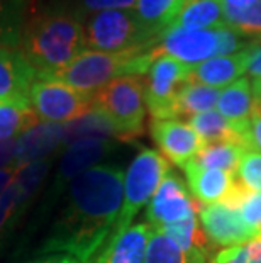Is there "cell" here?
Returning a JSON list of instances; mask_svg holds the SVG:
<instances>
[{
	"mask_svg": "<svg viewBox=\"0 0 261 263\" xmlns=\"http://www.w3.org/2000/svg\"><path fill=\"white\" fill-rule=\"evenodd\" d=\"M36 71L19 53V49L0 46V102L2 100H29Z\"/></svg>",
	"mask_w": 261,
	"mask_h": 263,
	"instance_id": "15",
	"label": "cell"
},
{
	"mask_svg": "<svg viewBox=\"0 0 261 263\" xmlns=\"http://www.w3.org/2000/svg\"><path fill=\"white\" fill-rule=\"evenodd\" d=\"M51 161L49 158L39 160V161H32V163L17 166L15 170V189H17V207H19V214L24 211V207L27 204L37 187L41 185V182L46 178Z\"/></svg>",
	"mask_w": 261,
	"mask_h": 263,
	"instance_id": "28",
	"label": "cell"
},
{
	"mask_svg": "<svg viewBox=\"0 0 261 263\" xmlns=\"http://www.w3.org/2000/svg\"><path fill=\"white\" fill-rule=\"evenodd\" d=\"M27 263H80V261L73 258V256L65 255V253H51L48 256H43V258H37V260H32Z\"/></svg>",
	"mask_w": 261,
	"mask_h": 263,
	"instance_id": "38",
	"label": "cell"
},
{
	"mask_svg": "<svg viewBox=\"0 0 261 263\" xmlns=\"http://www.w3.org/2000/svg\"><path fill=\"white\" fill-rule=\"evenodd\" d=\"M173 26L183 29L229 27L224 15V0H187Z\"/></svg>",
	"mask_w": 261,
	"mask_h": 263,
	"instance_id": "20",
	"label": "cell"
},
{
	"mask_svg": "<svg viewBox=\"0 0 261 263\" xmlns=\"http://www.w3.org/2000/svg\"><path fill=\"white\" fill-rule=\"evenodd\" d=\"M236 180L249 192H261V153L246 148L237 166Z\"/></svg>",
	"mask_w": 261,
	"mask_h": 263,
	"instance_id": "32",
	"label": "cell"
},
{
	"mask_svg": "<svg viewBox=\"0 0 261 263\" xmlns=\"http://www.w3.org/2000/svg\"><path fill=\"white\" fill-rule=\"evenodd\" d=\"M183 172L187 175L188 187L198 199V202L204 205L226 202L236 182L234 173L217 168H205L193 160L183 166Z\"/></svg>",
	"mask_w": 261,
	"mask_h": 263,
	"instance_id": "16",
	"label": "cell"
},
{
	"mask_svg": "<svg viewBox=\"0 0 261 263\" xmlns=\"http://www.w3.org/2000/svg\"><path fill=\"white\" fill-rule=\"evenodd\" d=\"M137 0H82V5L92 12L102 10H134Z\"/></svg>",
	"mask_w": 261,
	"mask_h": 263,
	"instance_id": "34",
	"label": "cell"
},
{
	"mask_svg": "<svg viewBox=\"0 0 261 263\" xmlns=\"http://www.w3.org/2000/svg\"><path fill=\"white\" fill-rule=\"evenodd\" d=\"M207 258L183 251L173 239L158 228H151L143 263H205Z\"/></svg>",
	"mask_w": 261,
	"mask_h": 263,
	"instance_id": "24",
	"label": "cell"
},
{
	"mask_svg": "<svg viewBox=\"0 0 261 263\" xmlns=\"http://www.w3.org/2000/svg\"><path fill=\"white\" fill-rule=\"evenodd\" d=\"M153 60V48L149 51L132 49V51L119 53L85 49L66 68L51 77L49 80H59L68 83L76 90L93 95L117 78L146 75Z\"/></svg>",
	"mask_w": 261,
	"mask_h": 263,
	"instance_id": "3",
	"label": "cell"
},
{
	"mask_svg": "<svg viewBox=\"0 0 261 263\" xmlns=\"http://www.w3.org/2000/svg\"><path fill=\"white\" fill-rule=\"evenodd\" d=\"M170 172L166 160L154 149H143L131 165L127 166L122 187V205L117 224L114 229V236H119L131 228L132 219L137 216L144 205L149 204L154 192L158 190L161 180ZM110 238V239H112ZM109 239V241H110Z\"/></svg>",
	"mask_w": 261,
	"mask_h": 263,
	"instance_id": "7",
	"label": "cell"
},
{
	"mask_svg": "<svg viewBox=\"0 0 261 263\" xmlns=\"http://www.w3.org/2000/svg\"><path fill=\"white\" fill-rule=\"evenodd\" d=\"M224 204L239 212L243 222L254 234V238L261 236V192H249L236 180Z\"/></svg>",
	"mask_w": 261,
	"mask_h": 263,
	"instance_id": "26",
	"label": "cell"
},
{
	"mask_svg": "<svg viewBox=\"0 0 261 263\" xmlns=\"http://www.w3.org/2000/svg\"><path fill=\"white\" fill-rule=\"evenodd\" d=\"M219 88L204 85V83L188 82L176 100V117H190L214 110L219 100Z\"/></svg>",
	"mask_w": 261,
	"mask_h": 263,
	"instance_id": "25",
	"label": "cell"
},
{
	"mask_svg": "<svg viewBox=\"0 0 261 263\" xmlns=\"http://www.w3.org/2000/svg\"><path fill=\"white\" fill-rule=\"evenodd\" d=\"M93 107L114 127L115 138L139 136L146 116L141 77H122L93 93Z\"/></svg>",
	"mask_w": 261,
	"mask_h": 263,
	"instance_id": "6",
	"label": "cell"
},
{
	"mask_svg": "<svg viewBox=\"0 0 261 263\" xmlns=\"http://www.w3.org/2000/svg\"><path fill=\"white\" fill-rule=\"evenodd\" d=\"M248 48L229 57H215L204 63L190 66V80L214 88H226L248 71Z\"/></svg>",
	"mask_w": 261,
	"mask_h": 263,
	"instance_id": "17",
	"label": "cell"
},
{
	"mask_svg": "<svg viewBox=\"0 0 261 263\" xmlns=\"http://www.w3.org/2000/svg\"><path fill=\"white\" fill-rule=\"evenodd\" d=\"M198 224L210 241L220 246H237L253 241L254 234L243 222L239 212L224 202L202 205Z\"/></svg>",
	"mask_w": 261,
	"mask_h": 263,
	"instance_id": "12",
	"label": "cell"
},
{
	"mask_svg": "<svg viewBox=\"0 0 261 263\" xmlns=\"http://www.w3.org/2000/svg\"><path fill=\"white\" fill-rule=\"evenodd\" d=\"M253 104L254 99L251 93V83H249L248 78H237L231 85L222 88L219 93V114L229 122L232 129L239 134L243 141L253 116Z\"/></svg>",
	"mask_w": 261,
	"mask_h": 263,
	"instance_id": "18",
	"label": "cell"
},
{
	"mask_svg": "<svg viewBox=\"0 0 261 263\" xmlns=\"http://www.w3.org/2000/svg\"><path fill=\"white\" fill-rule=\"evenodd\" d=\"M19 4L0 0V46L5 48H19L21 37V17H19Z\"/></svg>",
	"mask_w": 261,
	"mask_h": 263,
	"instance_id": "31",
	"label": "cell"
},
{
	"mask_svg": "<svg viewBox=\"0 0 261 263\" xmlns=\"http://www.w3.org/2000/svg\"><path fill=\"white\" fill-rule=\"evenodd\" d=\"M212 263H261V239L229 246L214 256Z\"/></svg>",
	"mask_w": 261,
	"mask_h": 263,
	"instance_id": "33",
	"label": "cell"
},
{
	"mask_svg": "<svg viewBox=\"0 0 261 263\" xmlns=\"http://www.w3.org/2000/svg\"><path fill=\"white\" fill-rule=\"evenodd\" d=\"M241 48V36L231 27L183 29L171 26L161 32L159 43L153 49L156 54H168L188 66H195L210 58L234 54Z\"/></svg>",
	"mask_w": 261,
	"mask_h": 263,
	"instance_id": "5",
	"label": "cell"
},
{
	"mask_svg": "<svg viewBox=\"0 0 261 263\" xmlns=\"http://www.w3.org/2000/svg\"><path fill=\"white\" fill-rule=\"evenodd\" d=\"M259 239H261V236H259Z\"/></svg>",
	"mask_w": 261,
	"mask_h": 263,
	"instance_id": "41",
	"label": "cell"
},
{
	"mask_svg": "<svg viewBox=\"0 0 261 263\" xmlns=\"http://www.w3.org/2000/svg\"><path fill=\"white\" fill-rule=\"evenodd\" d=\"M61 144H65V126L56 122H37L34 127L15 139V156L12 168L46 160Z\"/></svg>",
	"mask_w": 261,
	"mask_h": 263,
	"instance_id": "14",
	"label": "cell"
},
{
	"mask_svg": "<svg viewBox=\"0 0 261 263\" xmlns=\"http://www.w3.org/2000/svg\"><path fill=\"white\" fill-rule=\"evenodd\" d=\"M188 124L192 126V129L202 139L204 146H207V144H222V143L243 144V146H246L243 138L232 129L229 122L219 114V110H209V112L193 116L188 119Z\"/></svg>",
	"mask_w": 261,
	"mask_h": 263,
	"instance_id": "22",
	"label": "cell"
},
{
	"mask_svg": "<svg viewBox=\"0 0 261 263\" xmlns=\"http://www.w3.org/2000/svg\"><path fill=\"white\" fill-rule=\"evenodd\" d=\"M187 0H137L136 14L146 27L161 36V32L173 26Z\"/></svg>",
	"mask_w": 261,
	"mask_h": 263,
	"instance_id": "23",
	"label": "cell"
},
{
	"mask_svg": "<svg viewBox=\"0 0 261 263\" xmlns=\"http://www.w3.org/2000/svg\"><path fill=\"white\" fill-rule=\"evenodd\" d=\"M151 226L148 222L127 228L114 236L93 263H143Z\"/></svg>",
	"mask_w": 261,
	"mask_h": 263,
	"instance_id": "19",
	"label": "cell"
},
{
	"mask_svg": "<svg viewBox=\"0 0 261 263\" xmlns=\"http://www.w3.org/2000/svg\"><path fill=\"white\" fill-rule=\"evenodd\" d=\"M19 214L17 189H15V170H0V236L14 222Z\"/></svg>",
	"mask_w": 261,
	"mask_h": 263,
	"instance_id": "30",
	"label": "cell"
},
{
	"mask_svg": "<svg viewBox=\"0 0 261 263\" xmlns=\"http://www.w3.org/2000/svg\"><path fill=\"white\" fill-rule=\"evenodd\" d=\"M158 39L156 32L137 17L136 10H102L93 14L85 26V44L93 51H149Z\"/></svg>",
	"mask_w": 261,
	"mask_h": 263,
	"instance_id": "4",
	"label": "cell"
},
{
	"mask_svg": "<svg viewBox=\"0 0 261 263\" xmlns=\"http://www.w3.org/2000/svg\"><path fill=\"white\" fill-rule=\"evenodd\" d=\"M29 102L41 121L68 124L93 107V95L76 90L59 80L37 78L31 87Z\"/></svg>",
	"mask_w": 261,
	"mask_h": 263,
	"instance_id": "9",
	"label": "cell"
},
{
	"mask_svg": "<svg viewBox=\"0 0 261 263\" xmlns=\"http://www.w3.org/2000/svg\"><path fill=\"white\" fill-rule=\"evenodd\" d=\"M151 134L161 153L171 163L182 168L195 160V156L204 148L202 139L192 129V126L176 119H154Z\"/></svg>",
	"mask_w": 261,
	"mask_h": 263,
	"instance_id": "11",
	"label": "cell"
},
{
	"mask_svg": "<svg viewBox=\"0 0 261 263\" xmlns=\"http://www.w3.org/2000/svg\"><path fill=\"white\" fill-rule=\"evenodd\" d=\"M124 173L97 165L70 182L59 219L41 246V253H65L80 263H93L117 224Z\"/></svg>",
	"mask_w": 261,
	"mask_h": 263,
	"instance_id": "1",
	"label": "cell"
},
{
	"mask_svg": "<svg viewBox=\"0 0 261 263\" xmlns=\"http://www.w3.org/2000/svg\"><path fill=\"white\" fill-rule=\"evenodd\" d=\"M112 148L109 138H82L66 144V149L58 166L54 189H61L66 182H71L80 173L98 165Z\"/></svg>",
	"mask_w": 261,
	"mask_h": 263,
	"instance_id": "13",
	"label": "cell"
},
{
	"mask_svg": "<svg viewBox=\"0 0 261 263\" xmlns=\"http://www.w3.org/2000/svg\"><path fill=\"white\" fill-rule=\"evenodd\" d=\"M251 93H253V99L261 100V77L254 78L253 83H251Z\"/></svg>",
	"mask_w": 261,
	"mask_h": 263,
	"instance_id": "40",
	"label": "cell"
},
{
	"mask_svg": "<svg viewBox=\"0 0 261 263\" xmlns=\"http://www.w3.org/2000/svg\"><path fill=\"white\" fill-rule=\"evenodd\" d=\"M244 143H246V148L261 153V112L253 110L249 127L246 131V136H244Z\"/></svg>",
	"mask_w": 261,
	"mask_h": 263,
	"instance_id": "35",
	"label": "cell"
},
{
	"mask_svg": "<svg viewBox=\"0 0 261 263\" xmlns=\"http://www.w3.org/2000/svg\"><path fill=\"white\" fill-rule=\"evenodd\" d=\"M195 217V205L178 177L168 172L161 180L153 199L146 205V219L151 228L182 224Z\"/></svg>",
	"mask_w": 261,
	"mask_h": 263,
	"instance_id": "10",
	"label": "cell"
},
{
	"mask_svg": "<svg viewBox=\"0 0 261 263\" xmlns=\"http://www.w3.org/2000/svg\"><path fill=\"white\" fill-rule=\"evenodd\" d=\"M15 139L0 141V170H4L5 166H9V165H10V168H12L14 156H15Z\"/></svg>",
	"mask_w": 261,
	"mask_h": 263,
	"instance_id": "37",
	"label": "cell"
},
{
	"mask_svg": "<svg viewBox=\"0 0 261 263\" xmlns=\"http://www.w3.org/2000/svg\"><path fill=\"white\" fill-rule=\"evenodd\" d=\"M226 22L237 34L261 37V0L246 9H234L224 4Z\"/></svg>",
	"mask_w": 261,
	"mask_h": 263,
	"instance_id": "29",
	"label": "cell"
},
{
	"mask_svg": "<svg viewBox=\"0 0 261 263\" xmlns=\"http://www.w3.org/2000/svg\"><path fill=\"white\" fill-rule=\"evenodd\" d=\"M153 54L154 60L143 80L144 102L154 119H175L176 100L190 80V66L168 54H156L154 49Z\"/></svg>",
	"mask_w": 261,
	"mask_h": 263,
	"instance_id": "8",
	"label": "cell"
},
{
	"mask_svg": "<svg viewBox=\"0 0 261 263\" xmlns=\"http://www.w3.org/2000/svg\"><path fill=\"white\" fill-rule=\"evenodd\" d=\"M41 122L29 100H2L0 102V141L15 139Z\"/></svg>",
	"mask_w": 261,
	"mask_h": 263,
	"instance_id": "21",
	"label": "cell"
},
{
	"mask_svg": "<svg viewBox=\"0 0 261 263\" xmlns=\"http://www.w3.org/2000/svg\"><path fill=\"white\" fill-rule=\"evenodd\" d=\"M244 149L246 146H243V144H207L200 149V153L195 156L193 161H197L205 168H217L234 173L239 166Z\"/></svg>",
	"mask_w": 261,
	"mask_h": 263,
	"instance_id": "27",
	"label": "cell"
},
{
	"mask_svg": "<svg viewBox=\"0 0 261 263\" xmlns=\"http://www.w3.org/2000/svg\"><path fill=\"white\" fill-rule=\"evenodd\" d=\"M248 53H249L248 73H251L254 78H258L261 77V41L249 44Z\"/></svg>",
	"mask_w": 261,
	"mask_h": 263,
	"instance_id": "36",
	"label": "cell"
},
{
	"mask_svg": "<svg viewBox=\"0 0 261 263\" xmlns=\"http://www.w3.org/2000/svg\"><path fill=\"white\" fill-rule=\"evenodd\" d=\"M17 49L37 78H51L87 49L85 27L70 14L44 12L21 27Z\"/></svg>",
	"mask_w": 261,
	"mask_h": 263,
	"instance_id": "2",
	"label": "cell"
},
{
	"mask_svg": "<svg viewBox=\"0 0 261 263\" xmlns=\"http://www.w3.org/2000/svg\"><path fill=\"white\" fill-rule=\"evenodd\" d=\"M256 0H224L226 5L229 7H234V9H246L249 5H253Z\"/></svg>",
	"mask_w": 261,
	"mask_h": 263,
	"instance_id": "39",
	"label": "cell"
}]
</instances>
